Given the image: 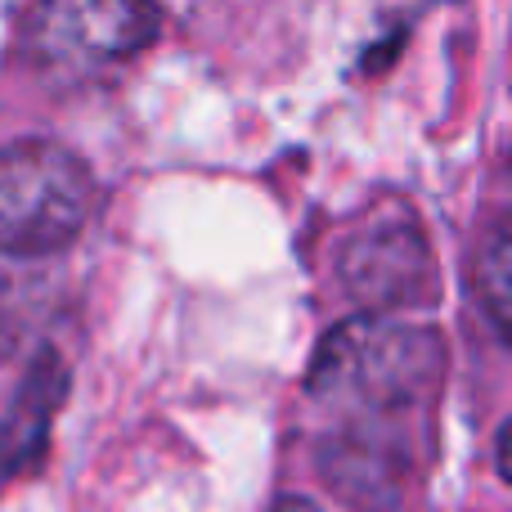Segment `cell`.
Returning a JSON list of instances; mask_svg holds the SVG:
<instances>
[{
  "mask_svg": "<svg viewBox=\"0 0 512 512\" xmlns=\"http://www.w3.org/2000/svg\"><path fill=\"white\" fill-rule=\"evenodd\" d=\"M63 396H68V364L54 351H41L18 382L5 418H0V481L27 477L41 468Z\"/></svg>",
  "mask_w": 512,
  "mask_h": 512,
  "instance_id": "5b68a950",
  "label": "cell"
},
{
  "mask_svg": "<svg viewBox=\"0 0 512 512\" xmlns=\"http://www.w3.org/2000/svg\"><path fill=\"white\" fill-rule=\"evenodd\" d=\"M270 512H324L319 504H310V499H301V495H283L279 504H274Z\"/></svg>",
  "mask_w": 512,
  "mask_h": 512,
  "instance_id": "52a82bcc",
  "label": "cell"
},
{
  "mask_svg": "<svg viewBox=\"0 0 512 512\" xmlns=\"http://www.w3.org/2000/svg\"><path fill=\"white\" fill-rule=\"evenodd\" d=\"M153 0H36L27 18V50L45 72H86L135 59L158 41Z\"/></svg>",
  "mask_w": 512,
  "mask_h": 512,
  "instance_id": "3957f363",
  "label": "cell"
},
{
  "mask_svg": "<svg viewBox=\"0 0 512 512\" xmlns=\"http://www.w3.org/2000/svg\"><path fill=\"white\" fill-rule=\"evenodd\" d=\"M95 180L86 162L54 140L0 149V256L63 252L90 221Z\"/></svg>",
  "mask_w": 512,
  "mask_h": 512,
  "instance_id": "7a4b0ae2",
  "label": "cell"
},
{
  "mask_svg": "<svg viewBox=\"0 0 512 512\" xmlns=\"http://www.w3.org/2000/svg\"><path fill=\"white\" fill-rule=\"evenodd\" d=\"M445 342L432 328L360 315L324 337L310 364L319 414L315 468L355 512H405L432 468V405Z\"/></svg>",
  "mask_w": 512,
  "mask_h": 512,
  "instance_id": "6da1fadb",
  "label": "cell"
},
{
  "mask_svg": "<svg viewBox=\"0 0 512 512\" xmlns=\"http://www.w3.org/2000/svg\"><path fill=\"white\" fill-rule=\"evenodd\" d=\"M477 297H481V306H486L495 333L504 337L508 310H512V243H508L504 225H495L490 239L481 243V252H477Z\"/></svg>",
  "mask_w": 512,
  "mask_h": 512,
  "instance_id": "8992f818",
  "label": "cell"
},
{
  "mask_svg": "<svg viewBox=\"0 0 512 512\" xmlns=\"http://www.w3.org/2000/svg\"><path fill=\"white\" fill-rule=\"evenodd\" d=\"M342 283L369 315L423 306L436 292L432 252L414 230V221L378 225L342 252Z\"/></svg>",
  "mask_w": 512,
  "mask_h": 512,
  "instance_id": "277c9868",
  "label": "cell"
}]
</instances>
